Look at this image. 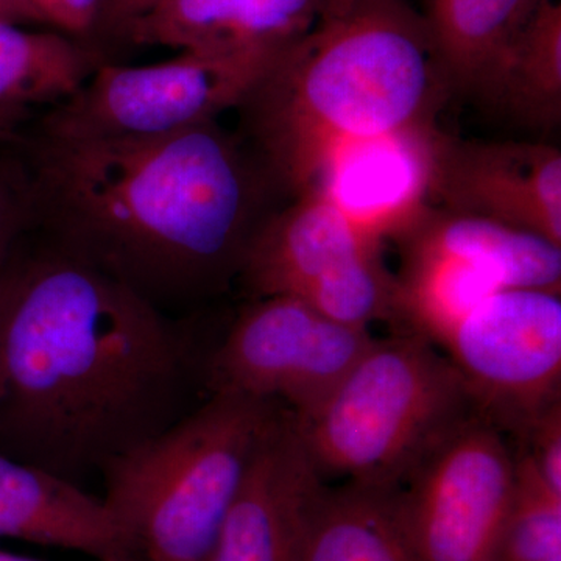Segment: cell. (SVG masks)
I'll use <instances>...</instances> for the list:
<instances>
[{
    "mask_svg": "<svg viewBox=\"0 0 561 561\" xmlns=\"http://www.w3.org/2000/svg\"><path fill=\"white\" fill-rule=\"evenodd\" d=\"M101 272L11 257L0 316V453L84 489L209 397L208 346Z\"/></svg>",
    "mask_w": 561,
    "mask_h": 561,
    "instance_id": "6da1fadb",
    "label": "cell"
},
{
    "mask_svg": "<svg viewBox=\"0 0 561 561\" xmlns=\"http://www.w3.org/2000/svg\"><path fill=\"white\" fill-rule=\"evenodd\" d=\"M41 242L191 320L241 276L280 191L219 122L146 138L27 142Z\"/></svg>",
    "mask_w": 561,
    "mask_h": 561,
    "instance_id": "7a4b0ae2",
    "label": "cell"
},
{
    "mask_svg": "<svg viewBox=\"0 0 561 561\" xmlns=\"http://www.w3.org/2000/svg\"><path fill=\"white\" fill-rule=\"evenodd\" d=\"M443 91L419 11L405 0H335L239 106L242 139L297 197L345 147L432 125Z\"/></svg>",
    "mask_w": 561,
    "mask_h": 561,
    "instance_id": "3957f363",
    "label": "cell"
},
{
    "mask_svg": "<svg viewBox=\"0 0 561 561\" xmlns=\"http://www.w3.org/2000/svg\"><path fill=\"white\" fill-rule=\"evenodd\" d=\"M283 404L213 393L171 430L111 465L106 507L130 561H205L262 435Z\"/></svg>",
    "mask_w": 561,
    "mask_h": 561,
    "instance_id": "277c9868",
    "label": "cell"
},
{
    "mask_svg": "<svg viewBox=\"0 0 561 561\" xmlns=\"http://www.w3.org/2000/svg\"><path fill=\"white\" fill-rule=\"evenodd\" d=\"M472 413L453 362L405 332L376 339L312 412L294 416L321 478L397 490Z\"/></svg>",
    "mask_w": 561,
    "mask_h": 561,
    "instance_id": "5b68a950",
    "label": "cell"
},
{
    "mask_svg": "<svg viewBox=\"0 0 561 561\" xmlns=\"http://www.w3.org/2000/svg\"><path fill=\"white\" fill-rule=\"evenodd\" d=\"M275 58L181 51L147 66L101 62L87 83L41 117L49 138H146L217 121L239 108Z\"/></svg>",
    "mask_w": 561,
    "mask_h": 561,
    "instance_id": "8992f818",
    "label": "cell"
},
{
    "mask_svg": "<svg viewBox=\"0 0 561 561\" xmlns=\"http://www.w3.org/2000/svg\"><path fill=\"white\" fill-rule=\"evenodd\" d=\"M516 459L479 415L460 423L394 491L421 561H494L511 518Z\"/></svg>",
    "mask_w": 561,
    "mask_h": 561,
    "instance_id": "52a82bcc",
    "label": "cell"
},
{
    "mask_svg": "<svg viewBox=\"0 0 561 561\" xmlns=\"http://www.w3.org/2000/svg\"><path fill=\"white\" fill-rule=\"evenodd\" d=\"M376 337L286 295L256 298L209 351L206 387L279 402L297 419L320 404Z\"/></svg>",
    "mask_w": 561,
    "mask_h": 561,
    "instance_id": "ba28073f",
    "label": "cell"
},
{
    "mask_svg": "<svg viewBox=\"0 0 561 561\" xmlns=\"http://www.w3.org/2000/svg\"><path fill=\"white\" fill-rule=\"evenodd\" d=\"M474 405L501 430L523 435L561 400L560 294L494 291L442 343Z\"/></svg>",
    "mask_w": 561,
    "mask_h": 561,
    "instance_id": "9c48e42d",
    "label": "cell"
},
{
    "mask_svg": "<svg viewBox=\"0 0 561 561\" xmlns=\"http://www.w3.org/2000/svg\"><path fill=\"white\" fill-rule=\"evenodd\" d=\"M561 247V153L534 142L461 140L434 130L430 198Z\"/></svg>",
    "mask_w": 561,
    "mask_h": 561,
    "instance_id": "30bf717a",
    "label": "cell"
},
{
    "mask_svg": "<svg viewBox=\"0 0 561 561\" xmlns=\"http://www.w3.org/2000/svg\"><path fill=\"white\" fill-rule=\"evenodd\" d=\"M321 483L294 413L280 405L205 561H300L309 508Z\"/></svg>",
    "mask_w": 561,
    "mask_h": 561,
    "instance_id": "8fae6325",
    "label": "cell"
},
{
    "mask_svg": "<svg viewBox=\"0 0 561 561\" xmlns=\"http://www.w3.org/2000/svg\"><path fill=\"white\" fill-rule=\"evenodd\" d=\"M381 241L350 219L323 192L309 190L275 210L251 243L239 284L256 298H298Z\"/></svg>",
    "mask_w": 561,
    "mask_h": 561,
    "instance_id": "7c38bea8",
    "label": "cell"
},
{
    "mask_svg": "<svg viewBox=\"0 0 561 561\" xmlns=\"http://www.w3.org/2000/svg\"><path fill=\"white\" fill-rule=\"evenodd\" d=\"M434 125L337 151L311 190L323 192L381 241L400 236L427 208Z\"/></svg>",
    "mask_w": 561,
    "mask_h": 561,
    "instance_id": "4fadbf2b",
    "label": "cell"
},
{
    "mask_svg": "<svg viewBox=\"0 0 561 561\" xmlns=\"http://www.w3.org/2000/svg\"><path fill=\"white\" fill-rule=\"evenodd\" d=\"M0 538L130 561L127 541L103 497L0 453Z\"/></svg>",
    "mask_w": 561,
    "mask_h": 561,
    "instance_id": "5bb4252c",
    "label": "cell"
},
{
    "mask_svg": "<svg viewBox=\"0 0 561 561\" xmlns=\"http://www.w3.org/2000/svg\"><path fill=\"white\" fill-rule=\"evenodd\" d=\"M400 239L404 256L463 262L489 275L504 290L560 294L561 247L531 232L427 206Z\"/></svg>",
    "mask_w": 561,
    "mask_h": 561,
    "instance_id": "9a60e30c",
    "label": "cell"
},
{
    "mask_svg": "<svg viewBox=\"0 0 561 561\" xmlns=\"http://www.w3.org/2000/svg\"><path fill=\"white\" fill-rule=\"evenodd\" d=\"M537 0H423L432 55L448 90L489 99Z\"/></svg>",
    "mask_w": 561,
    "mask_h": 561,
    "instance_id": "2e32d148",
    "label": "cell"
},
{
    "mask_svg": "<svg viewBox=\"0 0 561 561\" xmlns=\"http://www.w3.org/2000/svg\"><path fill=\"white\" fill-rule=\"evenodd\" d=\"M394 491L321 483L309 508L300 561H421L402 527Z\"/></svg>",
    "mask_w": 561,
    "mask_h": 561,
    "instance_id": "e0dca14e",
    "label": "cell"
},
{
    "mask_svg": "<svg viewBox=\"0 0 561 561\" xmlns=\"http://www.w3.org/2000/svg\"><path fill=\"white\" fill-rule=\"evenodd\" d=\"M101 60L62 33L27 32L0 21V139L32 111L58 105L87 83Z\"/></svg>",
    "mask_w": 561,
    "mask_h": 561,
    "instance_id": "ac0fdd59",
    "label": "cell"
},
{
    "mask_svg": "<svg viewBox=\"0 0 561 561\" xmlns=\"http://www.w3.org/2000/svg\"><path fill=\"white\" fill-rule=\"evenodd\" d=\"M490 102L504 106L531 127L560 124V0H537L513 39Z\"/></svg>",
    "mask_w": 561,
    "mask_h": 561,
    "instance_id": "d6986e66",
    "label": "cell"
},
{
    "mask_svg": "<svg viewBox=\"0 0 561 561\" xmlns=\"http://www.w3.org/2000/svg\"><path fill=\"white\" fill-rule=\"evenodd\" d=\"M247 0H162L131 25L124 44L231 54L232 32Z\"/></svg>",
    "mask_w": 561,
    "mask_h": 561,
    "instance_id": "ffe728a7",
    "label": "cell"
},
{
    "mask_svg": "<svg viewBox=\"0 0 561 561\" xmlns=\"http://www.w3.org/2000/svg\"><path fill=\"white\" fill-rule=\"evenodd\" d=\"M494 561H561V497L527 454L516 459L515 502Z\"/></svg>",
    "mask_w": 561,
    "mask_h": 561,
    "instance_id": "44dd1931",
    "label": "cell"
},
{
    "mask_svg": "<svg viewBox=\"0 0 561 561\" xmlns=\"http://www.w3.org/2000/svg\"><path fill=\"white\" fill-rule=\"evenodd\" d=\"M32 230L31 191L27 173L0 168V272L16 253L25 231Z\"/></svg>",
    "mask_w": 561,
    "mask_h": 561,
    "instance_id": "7402d4cb",
    "label": "cell"
},
{
    "mask_svg": "<svg viewBox=\"0 0 561 561\" xmlns=\"http://www.w3.org/2000/svg\"><path fill=\"white\" fill-rule=\"evenodd\" d=\"M530 445L527 456L553 494L561 497V400L553 402L524 434Z\"/></svg>",
    "mask_w": 561,
    "mask_h": 561,
    "instance_id": "603a6c76",
    "label": "cell"
},
{
    "mask_svg": "<svg viewBox=\"0 0 561 561\" xmlns=\"http://www.w3.org/2000/svg\"><path fill=\"white\" fill-rule=\"evenodd\" d=\"M41 24L51 25L92 51L101 0H28ZM94 54V51H92Z\"/></svg>",
    "mask_w": 561,
    "mask_h": 561,
    "instance_id": "cb8c5ba5",
    "label": "cell"
},
{
    "mask_svg": "<svg viewBox=\"0 0 561 561\" xmlns=\"http://www.w3.org/2000/svg\"><path fill=\"white\" fill-rule=\"evenodd\" d=\"M162 0H101L98 24L91 49L103 62V50L108 44H124L125 36L136 21Z\"/></svg>",
    "mask_w": 561,
    "mask_h": 561,
    "instance_id": "d4e9b609",
    "label": "cell"
},
{
    "mask_svg": "<svg viewBox=\"0 0 561 561\" xmlns=\"http://www.w3.org/2000/svg\"><path fill=\"white\" fill-rule=\"evenodd\" d=\"M0 21L13 24H41L28 0H0Z\"/></svg>",
    "mask_w": 561,
    "mask_h": 561,
    "instance_id": "484cf974",
    "label": "cell"
},
{
    "mask_svg": "<svg viewBox=\"0 0 561 561\" xmlns=\"http://www.w3.org/2000/svg\"><path fill=\"white\" fill-rule=\"evenodd\" d=\"M10 262L9 265H7V267L0 272V316H2L3 302H5L7 291H9Z\"/></svg>",
    "mask_w": 561,
    "mask_h": 561,
    "instance_id": "4316f807",
    "label": "cell"
},
{
    "mask_svg": "<svg viewBox=\"0 0 561 561\" xmlns=\"http://www.w3.org/2000/svg\"><path fill=\"white\" fill-rule=\"evenodd\" d=\"M0 561H44V560L33 559V557L18 556V553L0 551Z\"/></svg>",
    "mask_w": 561,
    "mask_h": 561,
    "instance_id": "83f0119b",
    "label": "cell"
}]
</instances>
